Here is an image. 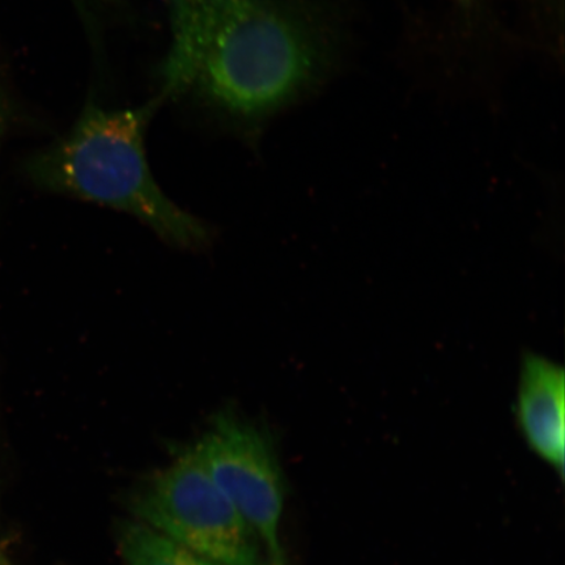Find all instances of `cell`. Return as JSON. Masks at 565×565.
I'll return each instance as SVG.
<instances>
[{
	"label": "cell",
	"mask_w": 565,
	"mask_h": 565,
	"mask_svg": "<svg viewBox=\"0 0 565 565\" xmlns=\"http://www.w3.org/2000/svg\"><path fill=\"white\" fill-rule=\"evenodd\" d=\"M514 413L529 448L563 480L565 373L562 366L526 352L522 358Z\"/></svg>",
	"instance_id": "5b68a950"
},
{
	"label": "cell",
	"mask_w": 565,
	"mask_h": 565,
	"mask_svg": "<svg viewBox=\"0 0 565 565\" xmlns=\"http://www.w3.org/2000/svg\"><path fill=\"white\" fill-rule=\"evenodd\" d=\"M13 118H15V105H13L3 75L0 74V146H2L6 134L10 130Z\"/></svg>",
	"instance_id": "ba28073f"
},
{
	"label": "cell",
	"mask_w": 565,
	"mask_h": 565,
	"mask_svg": "<svg viewBox=\"0 0 565 565\" xmlns=\"http://www.w3.org/2000/svg\"><path fill=\"white\" fill-rule=\"evenodd\" d=\"M77 18L82 21L86 35H95L104 30L115 15L121 0H70Z\"/></svg>",
	"instance_id": "52a82bcc"
},
{
	"label": "cell",
	"mask_w": 565,
	"mask_h": 565,
	"mask_svg": "<svg viewBox=\"0 0 565 565\" xmlns=\"http://www.w3.org/2000/svg\"><path fill=\"white\" fill-rule=\"evenodd\" d=\"M134 520L218 565H258L256 533L188 449L127 498Z\"/></svg>",
	"instance_id": "3957f363"
},
{
	"label": "cell",
	"mask_w": 565,
	"mask_h": 565,
	"mask_svg": "<svg viewBox=\"0 0 565 565\" xmlns=\"http://www.w3.org/2000/svg\"><path fill=\"white\" fill-rule=\"evenodd\" d=\"M162 2L171 42L159 94L252 147L334 74L348 44L339 0Z\"/></svg>",
	"instance_id": "6da1fadb"
},
{
	"label": "cell",
	"mask_w": 565,
	"mask_h": 565,
	"mask_svg": "<svg viewBox=\"0 0 565 565\" xmlns=\"http://www.w3.org/2000/svg\"><path fill=\"white\" fill-rule=\"evenodd\" d=\"M258 565H275V564L273 562L268 561L267 556H266L265 559L263 562H260Z\"/></svg>",
	"instance_id": "9c48e42d"
},
{
	"label": "cell",
	"mask_w": 565,
	"mask_h": 565,
	"mask_svg": "<svg viewBox=\"0 0 565 565\" xmlns=\"http://www.w3.org/2000/svg\"><path fill=\"white\" fill-rule=\"evenodd\" d=\"M189 449L256 533L267 559L287 565L280 539L286 480L270 429L224 408Z\"/></svg>",
	"instance_id": "277c9868"
},
{
	"label": "cell",
	"mask_w": 565,
	"mask_h": 565,
	"mask_svg": "<svg viewBox=\"0 0 565 565\" xmlns=\"http://www.w3.org/2000/svg\"><path fill=\"white\" fill-rule=\"evenodd\" d=\"M117 547L125 565H218L134 519L118 525Z\"/></svg>",
	"instance_id": "8992f818"
},
{
	"label": "cell",
	"mask_w": 565,
	"mask_h": 565,
	"mask_svg": "<svg viewBox=\"0 0 565 565\" xmlns=\"http://www.w3.org/2000/svg\"><path fill=\"white\" fill-rule=\"evenodd\" d=\"M166 104L159 92L127 108L88 96L73 126L25 160L28 179L44 192L124 211L177 247L202 249L207 224L169 200L148 162L147 132Z\"/></svg>",
	"instance_id": "7a4b0ae2"
}]
</instances>
